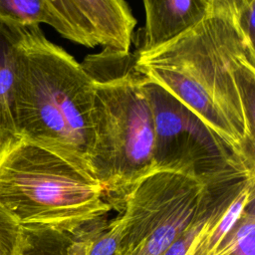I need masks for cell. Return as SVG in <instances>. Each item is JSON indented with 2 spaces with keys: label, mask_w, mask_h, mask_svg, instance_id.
I'll return each mask as SVG.
<instances>
[{
  "label": "cell",
  "mask_w": 255,
  "mask_h": 255,
  "mask_svg": "<svg viewBox=\"0 0 255 255\" xmlns=\"http://www.w3.org/2000/svg\"><path fill=\"white\" fill-rule=\"evenodd\" d=\"M134 55L146 80L191 109L255 168V46L240 25L236 0H210L195 26Z\"/></svg>",
  "instance_id": "6da1fadb"
},
{
  "label": "cell",
  "mask_w": 255,
  "mask_h": 255,
  "mask_svg": "<svg viewBox=\"0 0 255 255\" xmlns=\"http://www.w3.org/2000/svg\"><path fill=\"white\" fill-rule=\"evenodd\" d=\"M73 238L74 231L45 225H20L15 255H72Z\"/></svg>",
  "instance_id": "8fae6325"
},
{
  "label": "cell",
  "mask_w": 255,
  "mask_h": 255,
  "mask_svg": "<svg viewBox=\"0 0 255 255\" xmlns=\"http://www.w3.org/2000/svg\"><path fill=\"white\" fill-rule=\"evenodd\" d=\"M82 67L93 87L90 168L119 210L141 178L154 172L153 120L135 55L103 49Z\"/></svg>",
  "instance_id": "3957f363"
},
{
  "label": "cell",
  "mask_w": 255,
  "mask_h": 255,
  "mask_svg": "<svg viewBox=\"0 0 255 255\" xmlns=\"http://www.w3.org/2000/svg\"><path fill=\"white\" fill-rule=\"evenodd\" d=\"M92 82L82 65L49 41L40 26H18L14 91L18 137L92 175Z\"/></svg>",
  "instance_id": "7a4b0ae2"
},
{
  "label": "cell",
  "mask_w": 255,
  "mask_h": 255,
  "mask_svg": "<svg viewBox=\"0 0 255 255\" xmlns=\"http://www.w3.org/2000/svg\"><path fill=\"white\" fill-rule=\"evenodd\" d=\"M210 0H144L145 24L136 53L158 48L195 26L208 11Z\"/></svg>",
  "instance_id": "ba28073f"
},
{
  "label": "cell",
  "mask_w": 255,
  "mask_h": 255,
  "mask_svg": "<svg viewBox=\"0 0 255 255\" xmlns=\"http://www.w3.org/2000/svg\"><path fill=\"white\" fill-rule=\"evenodd\" d=\"M20 224L0 206V255H15Z\"/></svg>",
  "instance_id": "5bb4252c"
},
{
  "label": "cell",
  "mask_w": 255,
  "mask_h": 255,
  "mask_svg": "<svg viewBox=\"0 0 255 255\" xmlns=\"http://www.w3.org/2000/svg\"><path fill=\"white\" fill-rule=\"evenodd\" d=\"M47 0H0V20L21 27L46 23Z\"/></svg>",
  "instance_id": "4fadbf2b"
},
{
  "label": "cell",
  "mask_w": 255,
  "mask_h": 255,
  "mask_svg": "<svg viewBox=\"0 0 255 255\" xmlns=\"http://www.w3.org/2000/svg\"><path fill=\"white\" fill-rule=\"evenodd\" d=\"M205 184L154 171L138 180L119 209L124 255H160L191 223Z\"/></svg>",
  "instance_id": "8992f818"
},
{
  "label": "cell",
  "mask_w": 255,
  "mask_h": 255,
  "mask_svg": "<svg viewBox=\"0 0 255 255\" xmlns=\"http://www.w3.org/2000/svg\"><path fill=\"white\" fill-rule=\"evenodd\" d=\"M45 24L88 48L128 53L136 20L124 0H47Z\"/></svg>",
  "instance_id": "52a82bcc"
},
{
  "label": "cell",
  "mask_w": 255,
  "mask_h": 255,
  "mask_svg": "<svg viewBox=\"0 0 255 255\" xmlns=\"http://www.w3.org/2000/svg\"><path fill=\"white\" fill-rule=\"evenodd\" d=\"M0 206L20 225L70 232L113 209L95 177L21 138L0 148Z\"/></svg>",
  "instance_id": "277c9868"
},
{
  "label": "cell",
  "mask_w": 255,
  "mask_h": 255,
  "mask_svg": "<svg viewBox=\"0 0 255 255\" xmlns=\"http://www.w3.org/2000/svg\"><path fill=\"white\" fill-rule=\"evenodd\" d=\"M121 255H124V254H121Z\"/></svg>",
  "instance_id": "9a60e30c"
},
{
  "label": "cell",
  "mask_w": 255,
  "mask_h": 255,
  "mask_svg": "<svg viewBox=\"0 0 255 255\" xmlns=\"http://www.w3.org/2000/svg\"><path fill=\"white\" fill-rule=\"evenodd\" d=\"M143 88L153 120L155 171L179 173L204 184L238 170L255 172V168L168 91L144 77Z\"/></svg>",
  "instance_id": "5b68a950"
},
{
  "label": "cell",
  "mask_w": 255,
  "mask_h": 255,
  "mask_svg": "<svg viewBox=\"0 0 255 255\" xmlns=\"http://www.w3.org/2000/svg\"><path fill=\"white\" fill-rule=\"evenodd\" d=\"M72 255H121L123 234L120 217H100L74 231Z\"/></svg>",
  "instance_id": "30bf717a"
},
{
  "label": "cell",
  "mask_w": 255,
  "mask_h": 255,
  "mask_svg": "<svg viewBox=\"0 0 255 255\" xmlns=\"http://www.w3.org/2000/svg\"><path fill=\"white\" fill-rule=\"evenodd\" d=\"M18 26L0 20V148L19 139L14 121Z\"/></svg>",
  "instance_id": "9c48e42d"
},
{
  "label": "cell",
  "mask_w": 255,
  "mask_h": 255,
  "mask_svg": "<svg viewBox=\"0 0 255 255\" xmlns=\"http://www.w3.org/2000/svg\"><path fill=\"white\" fill-rule=\"evenodd\" d=\"M216 219V209L205 201L199 202L189 226L160 255H188L197 242L215 224Z\"/></svg>",
  "instance_id": "7c38bea8"
}]
</instances>
